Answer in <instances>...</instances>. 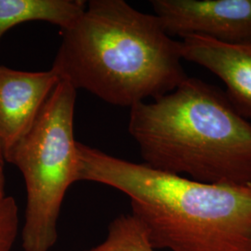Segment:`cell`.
Masks as SVG:
<instances>
[{
    "instance_id": "cell-1",
    "label": "cell",
    "mask_w": 251,
    "mask_h": 251,
    "mask_svg": "<svg viewBox=\"0 0 251 251\" xmlns=\"http://www.w3.org/2000/svg\"><path fill=\"white\" fill-rule=\"evenodd\" d=\"M62 33L51 69L75 90L113 105L131 108L159 98L188 77L180 41L167 34L155 15L124 0H90Z\"/></svg>"
},
{
    "instance_id": "cell-2",
    "label": "cell",
    "mask_w": 251,
    "mask_h": 251,
    "mask_svg": "<svg viewBox=\"0 0 251 251\" xmlns=\"http://www.w3.org/2000/svg\"><path fill=\"white\" fill-rule=\"evenodd\" d=\"M78 181L130 200L154 250L251 251V190L199 182L77 144Z\"/></svg>"
},
{
    "instance_id": "cell-3",
    "label": "cell",
    "mask_w": 251,
    "mask_h": 251,
    "mask_svg": "<svg viewBox=\"0 0 251 251\" xmlns=\"http://www.w3.org/2000/svg\"><path fill=\"white\" fill-rule=\"evenodd\" d=\"M128 132L144 164L199 182L251 183V124L226 95L196 77L130 108Z\"/></svg>"
},
{
    "instance_id": "cell-4",
    "label": "cell",
    "mask_w": 251,
    "mask_h": 251,
    "mask_svg": "<svg viewBox=\"0 0 251 251\" xmlns=\"http://www.w3.org/2000/svg\"><path fill=\"white\" fill-rule=\"evenodd\" d=\"M75 100L76 90L60 81L30 131L5 157L21 171L26 189L24 251L53 248L66 192L78 181L77 142L74 136Z\"/></svg>"
},
{
    "instance_id": "cell-5",
    "label": "cell",
    "mask_w": 251,
    "mask_h": 251,
    "mask_svg": "<svg viewBox=\"0 0 251 251\" xmlns=\"http://www.w3.org/2000/svg\"><path fill=\"white\" fill-rule=\"evenodd\" d=\"M151 5L169 36L251 43V0H152Z\"/></svg>"
},
{
    "instance_id": "cell-6",
    "label": "cell",
    "mask_w": 251,
    "mask_h": 251,
    "mask_svg": "<svg viewBox=\"0 0 251 251\" xmlns=\"http://www.w3.org/2000/svg\"><path fill=\"white\" fill-rule=\"evenodd\" d=\"M60 81L53 69L25 72L0 65V152L4 160L30 131Z\"/></svg>"
},
{
    "instance_id": "cell-7",
    "label": "cell",
    "mask_w": 251,
    "mask_h": 251,
    "mask_svg": "<svg viewBox=\"0 0 251 251\" xmlns=\"http://www.w3.org/2000/svg\"><path fill=\"white\" fill-rule=\"evenodd\" d=\"M182 60L214 74L226 87V97L244 118H251V43L228 44L204 36L180 41Z\"/></svg>"
},
{
    "instance_id": "cell-8",
    "label": "cell",
    "mask_w": 251,
    "mask_h": 251,
    "mask_svg": "<svg viewBox=\"0 0 251 251\" xmlns=\"http://www.w3.org/2000/svg\"><path fill=\"white\" fill-rule=\"evenodd\" d=\"M86 8L83 0H0V38L10 28L32 21L50 23L63 31Z\"/></svg>"
},
{
    "instance_id": "cell-9",
    "label": "cell",
    "mask_w": 251,
    "mask_h": 251,
    "mask_svg": "<svg viewBox=\"0 0 251 251\" xmlns=\"http://www.w3.org/2000/svg\"><path fill=\"white\" fill-rule=\"evenodd\" d=\"M83 251H155L143 225L131 214L120 215L108 227L102 242Z\"/></svg>"
},
{
    "instance_id": "cell-10",
    "label": "cell",
    "mask_w": 251,
    "mask_h": 251,
    "mask_svg": "<svg viewBox=\"0 0 251 251\" xmlns=\"http://www.w3.org/2000/svg\"><path fill=\"white\" fill-rule=\"evenodd\" d=\"M19 233L18 206L14 198H0V251H11Z\"/></svg>"
},
{
    "instance_id": "cell-11",
    "label": "cell",
    "mask_w": 251,
    "mask_h": 251,
    "mask_svg": "<svg viewBox=\"0 0 251 251\" xmlns=\"http://www.w3.org/2000/svg\"><path fill=\"white\" fill-rule=\"evenodd\" d=\"M4 157L0 152V198L5 195V175H4Z\"/></svg>"
},
{
    "instance_id": "cell-12",
    "label": "cell",
    "mask_w": 251,
    "mask_h": 251,
    "mask_svg": "<svg viewBox=\"0 0 251 251\" xmlns=\"http://www.w3.org/2000/svg\"><path fill=\"white\" fill-rule=\"evenodd\" d=\"M247 187H248V188L250 189V190H251V184H250V185H249V186H247Z\"/></svg>"
}]
</instances>
